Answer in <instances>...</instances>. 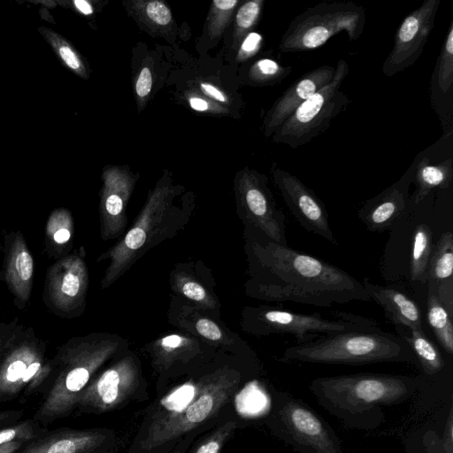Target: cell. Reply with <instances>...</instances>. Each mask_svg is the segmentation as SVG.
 <instances>
[{
  "label": "cell",
  "mask_w": 453,
  "mask_h": 453,
  "mask_svg": "<svg viewBox=\"0 0 453 453\" xmlns=\"http://www.w3.org/2000/svg\"><path fill=\"white\" fill-rule=\"evenodd\" d=\"M255 269L254 296L318 307L370 301L361 281L346 271L316 257L265 238L250 242Z\"/></svg>",
  "instance_id": "cell-1"
},
{
  "label": "cell",
  "mask_w": 453,
  "mask_h": 453,
  "mask_svg": "<svg viewBox=\"0 0 453 453\" xmlns=\"http://www.w3.org/2000/svg\"><path fill=\"white\" fill-rule=\"evenodd\" d=\"M426 385L422 376L357 373L316 378L310 390L344 426L372 431L383 424L385 407L405 403Z\"/></svg>",
  "instance_id": "cell-2"
},
{
  "label": "cell",
  "mask_w": 453,
  "mask_h": 453,
  "mask_svg": "<svg viewBox=\"0 0 453 453\" xmlns=\"http://www.w3.org/2000/svg\"><path fill=\"white\" fill-rule=\"evenodd\" d=\"M119 347L117 338L106 334L74 336L60 345L51 357L50 384L42 395L33 418L47 427L69 417L81 392Z\"/></svg>",
  "instance_id": "cell-3"
},
{
  "label": "cell",
  "mask_w": 453,
  "mask_h": 453,
  "mask_svg": "<svg viewBox=\"0 0 453 453\" xmlns=\"http://www.w3.org/2000/svg\"><path fill=\"white\" fill-rule=\"evenodd\" d=\"M279 361L350 365L397 362L418 365L403 338L378 326L343 331L288 347Z\"/></svg>",
  "instance_id": "cell-4"
},
{
  "label": "cell",
  "mask_w": 453,
  "mask_h": 453,
  "mask_svg": "<svg viewBox=\"0 0 453 453\" xmlns=\"http://www.w3.org/2000/svg\"><path fill=\"white\" fill-rule=\"evenodd\" d=\"M174 188L168 176L157 183L131 228L97 259L109 260L101 280L106 288L154 245L173 237L188 223V213L173 205Z\"/></svg>",
  "instance_id": "cell-5"
},
{
  "label": "cell",
  "mask_w": 453,
  "mask_h": 453,
  "mask_svg": "<svg viewBox=\"0 0 453 453\" xmlns=\"http://www.w3.org/2000/svg\"><path fill=\"white\" fill-rule=\"evenodd\" d=\"M46 352V342L31 326L19 324L0 354V404L42 396L53 375L52 359Z\"/></svg>",
  "instance_id": "cell-6"
},
{
  "label": "cell",
  "mask_w": 453,
  "mask_h": 453,
  "mask_svg": "<svg viewBox=\"0 0 453 453\" xmlns=\"http://www.w3.org/2000/svg\"><path fill=\"white\" fill-rule=\"evenodd\" d=\"M239 382L237 373L221 370L196 384L194 396L185 406L153 416L141 448L153 449L200 426L228 402Z\"/></svg>",
  "instance_id": "cell-7"
},
{
  "label": "cell",
  "mask_w": 453,
  "mask_h": 453,
  "mask_svg": "<svg viewBox=\"0 0 453 453\" xmlns=\"http://www.w3.org/2000/svg\"><path fill=\"white\" fill-rule=\"evenodd\" d=\"M365 9L353 2H322L296 15L281 35L283 53L309 51L344 31L350 42L363 34Z\"/></svg>",
  "instance_id": "cell-8"
},
{
  "label": "cell",
  "mask_w": 453,
  "mask_h": 453,
  "mask_svg": "<svg viewBox=\"0 0 453 453\" xmlns=\"http://www.w3.org/2000/svg\"><path fill=\"white\" fill-rule=\"evenodd\" d=\"M266 422L296 453H344L331 426L306 403L288 392L273 390Z\"/></svg>",
  "instance_id": "cell-9"
},
{
  "label": "cell",
  "mask_w": 453,
  "mask_h": 453,
  "mask_svg": "<svg viewBox=\"0 0 453 453\" xmlns=\"http://www.w3.org/2000/svg\"><path fill=\"white\" fill-rule=\"evenodd\" d=\"M349 71L346 60L340 59L332 80L295 110L272 135L273 142L296 149L325 133L350 103L340 89Z\"/></svg>",
  "instance_id": "cell-10"
},
{
  "label": "cell",
  "mask_w": 453,
  "mask_h": 453,
  "mask_svg": "<svg viewBox=\"0 0 453 453\" xmlns=\"http://www.w3.org/2000/svg\"><path fill=\"white\" fill-rule=\"evenodd\" d=\"M252 315L254 332L291 334L297 344L343 331L377 326L376 321L342 311L334 312L337 319L333 320L319 313L302 314L273 307L256 308Z\"/></svg>",
  "instance_id": "cell-11"
},
{
  "label": "cell",
  "mask_w": 453,
  "mask_h": 453,
  "mask_svg": "<svg viewBox=\"0 0 453 453\" xmlns=\"http://www.w3.org/2000/svg\"><path fill=\"white\" fill-rule=\"evenodd\" d=\"M88 271L83 247L57 259L46 270L42 301L54 315L71 319L84 310Z\"/></svg>",
  "instance_id": "cell-12"
},
{
  "label": "cell",
  "mask_w": 453,
  "mask_h": 453,
  "mask_svg": "<svg viewBox=\"0 0 453 453\" xmlns=\"http://www.w3.org/2000/svg\"><path fill=\"white\" fill-rule=\"evenodd\" d=\"M236 203L243 219L264 237L288 245L285 216L278 207L265 175L248 167L234 179Z\"/></svg>",
  "instance_id": "cell-13"
},
{
  "label": "cell",
  "mask_w": 453,
  "mask_h": 453,
  "mask_svg": "<svg viewBox=\"0 0 453 453\" xmlns=\"http://www.w3.org/2000/svg\"><path fill=\"white\" fill-rule=\"evenodd\" d=\"M440 4L441 0H426L402 20L395 34L393 48L381 66L386 77L403 72L419 58Z\"/></svg>",
  "instance_id": "cell-14"
},
{
  "label": "cell",
  "mask_w": 453,
  "mask_h": 453,
  "mask_svg": "<svg viewBox=\"0 0 453 453\" xmlns=\"http://www.w3.org/2000/svg\"><path fill=\"white\" fill-rule=\"evenodd\" d=\"M138 365L126 357L95 375L79 396L76 409L83 412H104L126 401L137 388Z\"/></svg>",
  "instance_id": "cell-15"
},
{
  "label": "cell",
  "mask_w": 453,
  "mask_h": 453,
  "mask_svg": "<svg viewBox=\"0 0 453 453\" xmlns=\"http://www.w3.org/2000/svg\"><path fill=\"white\" fill-rule=\"evenodd\" d=\"M271 175L287 207L298 223L308 232L338 245L329 224L324 203L300 179L273 163Z\"/></svg>",
  "instance_id": "cell-16"
},
{
  "label": "cell",
  "mask_w": 453,
  "mask_h": 453,
  "mask_svg": "<svg viewBox=\"0 0 453 453\" xmlns=\"http://www.w3.org/2000/svg\"><path fill=\"white\" fill-rule=\"evenodd\" d=\"M138 179L127 167L107 166L102 173L99 214L104 241L119 237L127 225V204Z\"/></svg>",
  "instance_id": "cell-17"
},
{
  "label": "cell",
  "mask_w": 453,
  "mask_h": 453,
  "mask_svg": "<svg viewBox=\"0 0 453 453\" xmlns=\"http://www.w3.org/2000/svg\"><path fill=\"white\" fill-rule=\"evenodd\" d=\"M0 279L5 283L15 306L23 311L30 302L35 279V260L21 231L4 237V260Z\"/></svg>",
  "instance_id": "cell-18"
},
{
  "label": "cell",
  "mask_w": 453,
  "mask_h": 453,
  "mask_svg": "<svg viewBox=\"0 0 453 453\" xmlns=\"http://www.w3.org/2000/svg\"><path fill=\"white\" fill-rule=\"evenodd\" d=\"M334 72L335 67L324 65L296 80L265 113L262 122L264 135L272 137L297 107L332 80Z\"/></svg>",
  "instance_id": "cell-19"
},
{
  "label": "cell",
  "mask_w": 453,
  "mask_h": 453,
  "mask_svg": "<svg viewBox=\"0 0 453 453\" xmlns=\"http://www.w3.org/2000/svg\"><path fill=\"white\" fill-rule=\"evenodd\" d=\"M412 174L413 166L397 181L359 208L357 216L369 231H386L402 217L406 208Z\"/></svg>",
  "instance_id": "cell-20"
},
{
  "label": "cell",
  "mask_w": 453,
  "mask_h": 453,
  "mask_svg": "<svg viewBox=\"0 0 453 453\" xmlns=\"http://www.w3.org/2000/svg\"><path fill=\"white\" fill-rule=\"evenodd\" d=\"M107 440L103 429H47L17 453H98Z\"/></svg>",
  "instance_id": "cell-21"
},
{
  "label": "cell",
  "mask_w": 453,
  "mask_h": 453,
  "mask_svg": "<svg viewBox=\"0 0 453 453\" xmlns=\"http://www.w3.org/2000/svg\"><path fill=\"white\" fill-rule=\"evenodd\" d=\"M406 453H453V402L444 403L432 418L404 438Z\"/></svg>",
  "instance_id": "cell-22"
},
{
  "label": "cell",
  "mask_w": 453,
  "mask_h": 453,
  "mask_svg": "<svg viewBox=\"0 0 453 453\" xmlns=\"http://www.w3.org/2000/svg\"><path fill=\"white\" fill-rule=\"evenodd\" d=\"M453 19L450 21L430 81V100L445 134L452 133Z\"/></svg>",
  "instance_id": "cell-23"
},
{
  "label": "cell",
  "mask_w": 453,
  "mask_h": 453,
  "mask_svg": "<svg viewBox=\"0 0 453 453\" xmlns=\"http://www.w3.org/2000/svg\"><path fill=\"white\" fill-rule=\"evenodd\" d=\"M369 297L384 311L395 326L423 331L419 306L404 293L388 286H380L365 278L362 280Z\"/></svg>",
  "instance_id": "cell-24"
},
{
  "label": "cell",
  "mask_w": 453,
  "mask_h": 453,
  "mask_svg": "<svg viewBox=\"0 0 453 453\" xmlns=\"http://www.w3.org/2000/svg\"><path fill=\"white\" fill-rule=\"evenodd\" d=\"M453 234H441L433 248L427 270L428 290L434 292L453 316Z\"/></svg>",
  "instance_id": "cell-25"
},
{
  "label": "cell",
  "mask_w": 453,
  "mask_h": 453,
  "mask_svg": "<svg viewBox=\"0 0 453 453\" xmlns=\"http://www.w3.org/2000/svg\"><path fill=\"white\" fill-rule=\"evenodd\" d=\"M129 15L148 33L157 36L170 35L174 19L169 6L161 0H130L124 3Z\"/></svg>",
  "instance_id": "cell-26"
},
{
  "label": "cell",
  "mask_w": 453,
  "mask_h": 453,
  "mask_svg": "<svg viewBox=\"0 0 453 453\" xmlns=\"http://www.w3.org/2000/svg\"><path fill=\"white\" fill-rule=\"evenodd\" d=\"M412 182L416 185L413 194L414 203H420L433 189L447 188L453 178V161L449 157L439 163L431 162L423 157L418 163L413 164Z\"/></svg>",
  "instance_id": "cell-27"
},
{
  "label": "cell",
  "mask_w": 453,
  "mask_h": 453,
  "mask_svg": "<svg viewBox=\"0 0 453 453\" xmlns=\"http://www.w3.org/2000/svg\"><path fill=\"white\" fill-rule=\"evenodd\" d=\"M73 220L66 208H57L49 215L44 233V252L56 260L67 255L72 247Z\"/></svg>",
  "instance_id": "cell-28"
},
{
  "label": "cell",
  "mask_w": 453,
  "mask_h": 453,
  "mask_svg": "<svg viewBox=\"0 0 453 453\" xmlns=\"http://www.w3.org/2000/svg\"><path fill=\"white\" fill-rule=\"evenodd\" d=\"M395 330L397 335L409 345L418 360V366L426 375H435L443 369L445 364L441 352L428 340L424 331L401 326H395Z\"/></svg>",
  "instance_id": "cell-29"
},
{
  "label": "cell",
  "mask_w": 453,
  "mask_h": 453,
  "mask_svg": "<svg viewBox=\"0 0 453 453\" xmlns=\"http://www.w3.org/2000/svg\"><path fill=\"white\" fill-rule=\"evenodd\" d=\"M38 32L65 67L81 79H88L90 70L88 63L69 40L45 26H40Z\"/></svg>",
  "instance_id": "cell-30"
},
{
  "label": "cell",
  "mask_w": 453,
  "mask_h": 453,
  "mask_svg": "<svg viewBox=\"0 0 453 453\" xmlns=\"http://www.w3.org/2000/svg\"><path fill=\"white\" fill-rule=\"evenodd\" d=\"M197 352V341L180 334L162 337L152 347L154 363L160 369H168L174 362L187 360Z\"/></svg>",
  "instance_id": "cell-31"
},
{
  "label": "cell",
  "mask_w": 453,
  "mask_h": 453,
  "mask_svg": "<svg viewBox=\"0 0 453 453\" xmlns=\"http://www.w3.org/2000/svg\"><path fill=\"white\" fill-rule=\"evenodd\" d=\"M432 251V230L426 224L417 225L412 237L410 261V273L412 280L421 283L427 282V270Z\"/></svg>",
  "instance_id": "cell-32"
},
{
  "label": "cell",
  "mask_w": 453,
  "mask_h": 453,
  "mask_svg": "<svg viewBox=\"0 0 453 453\" xmlns=\"http://www.w3.org/2000/svg\"><path fill=\"white\" fill-rule=\"evenodd\" d=\"M427 321L438 342L449 354H453L452 318L436 295L428 290Z\"/></svg>",
  "instance_id": "cell-33"
},
{
  "label": "cell",
  "mask_w": 453,
  "mask_h": 453,
  "mask_svg": "<svg viewBox=\"0 0 453 453\" xmlns=\"http://www.w3.org/2000/svg\"><path fill=\"white\" fill-rule=\"evenodd\" d=\"M293 71L269 57L256 59L248 68L247 80L253 86H273L280 83Z\"/></svg>",
  "instance_id": "cell-34"
},
{
  "label": "cell",
  "mask_w": 453,
  "mask_h": 453,
  "mask_svg": "<svg viewBox=\"0 0 453 453\" xmlns=\"http://www.w3.org/2000/svg\"><path fill=\"white\" fill-rule=\"evenodd\" d=\"M264 0H249L235 11L232 47L237 49L241 41L258 23L264 8Z\"/></svg>",
  "instance_id": "cell-35"
},
{
  "label": "cell",
  "mask_w": 453,
  "mask_h": 453,
  "mask_svg": "<svg viewBox=\"0 0 453 453\" xmlns=\"http://www.w3.org/2000/svg\"><path fill=\"white\" fill-rule=\"evenodd\" d=\"M239 0L212 1L207 16L206 30L211 42H218L235 12Z\"/></svg>",
  "instance_id": "cell-36"
},
{
  "label": "cell",
  "mask_w": 453,
  "mask_h": 453,
  "mask_svg": "<svg viewBox=\"0 0 453 453\" xmlns=\"http://www.w3.org/2000/svg\"><path fill=\"white\" fill-rule=\"evenodd\" d=\"M48 428L40 425L33 418L19 420L0 429V445L12 441H30L41 435Z\"/></svg>",
  "instance_id": "cell-37"
},
{
  "label": "cell",
  "mask_w": 453,
  "mask_h": 453,
  "mask_svg": "<svg viewBox=\"0 0 453 453\" xmlns=\"http://www.w3.org/2000/svg\"><path fill=\"white\" fill-rule=\"evenodd\" d=\"M174 288L187 298L199 303L204 308H215L216 302L207 290L196 280L186 274L174 277Z\"/></svg>",
  "instance_id": "cell-38"
},
{
  "label": "cell",
  "mask_w": 453,
  "mask_h": 453,
  "mask_svg": "<svg viewBox=\"0 0 453 453\" xmlns=\"http://www.w3.org/2000/svg\"><path fill=\"white\" fill-rule=\"evenodd\" d=\"M237 426L235 421H227L201 441L191 453H220Z\"/></svg>",
  "instance_id": "cell-39"
},
{
  "label": "cell",
  "mask_w": 453,
  "mask_h": 453,
  "mask_svg": "<svg viewBox=\"0 0 453 453\" xmlns=\"http://www.w3.org/2000/svg\"><path fill=\"white\" fill-rule=\"evenodd\" d=\"M185 98L189 107L198 112L212 115H224L228 113V109L203 96L197 88H189L185 92Z\"/></svg>",
  "instance_id": "cell-40"
},
{
  "label": "cell",
  "mask_w": 453,
  "mask_h": 453,
  "mask_svg": "<svg viewBox=\"0 0 453 453\" xmlns=\"http://www.w3.org/2000/svg\"><path fill=\"white\" fill-rule=\"evenodd\" d=\"M153 76L149 66H142L134 80V95L138 111L146 105L151 93Z\"/></svg>",
  "instance_id": "cell-41"
},
{
  "label": "cell",
  "mask_w": 453,
  "mask_h": 453,
  "mask_svg": "<svg viewBox=\"0 0 453 453\" xmlns=\"http://www.w3.org/2000/svg\"><path fill=\"white\" fill-rule=\"evenodd\" d=\"M264 37L260 33L250 32L243 37L237 48L236 62L242 63L255 57L262 49Z\"/></svg>",
  "instance_id": "cell-42"
},
{
  "label": "cell",
  "mask_w": 453,
  "mask_h": 453,
  "mask_svg": "<svg viewBox=\"0 0 453 453\" xmlns=\"http://www.w3.org/2000/svg\"><path fill=\"white\" fill-rule=\"evenodd\" d=\"M196 331L203 338L212 342H221L224 334L219 326L207 318H200L195 324Z\"/></svg>",
  "instance_id": "cell-43"
},
{
  "label": "cell",
  "mask_w": 453,
  "mask_h": 453,
  "mask_svg": "<svg viewBox=\"0 0 453 453\" xmlns=\"http://www.w3.org/2000/svg\"><path fill=\"white\" fill-rule=\"evenodd\" d=\"M196 88H197L203 96L224 106H227L230 104V99L227 94L211 82L199 81L196 83Z\"/></svg>",
  "instance_id": "cell-44"
},
{
  "label": "cell",
  "mask_w": 453,
  "mask_h": 453,
  "mask_svg": "<svg viewBox=\"0 0 453 453\" xmlns=\"http://www.w3.org/2000/svg\"><path fill=\"white\" fill-rule=\"evenodd\" d=\"M61 6L65 8H70L75 12L88 17L92 16L95 12V3L88 0H73V1H58Z\"/></svg>",
  "instance_id": "cell-45"
},
{
  "label": "cell",
  "mask_w": 453,
  "mask_h": 453,
  "mask_svg": "<svg viewBox=\"0 0 453 453\" xmlns=\"http://www.w3.org/2000/svg\"><path fill=\"white\" fill-rule=\"evenodd\" d=\"M19 324L18 318L9 322H0V354L15 334Z\"/></svg>",
  "instance_id": "cell-46"
},
{
  "label": "cell",
  "mask_w": 453,
  "mask_h": 453,
  "mask_svg": "<svg viewBox=\"0 0 453 453\" xmlns=\"http://www.w3.org/2000/svg\"><path fill=\"white\" fill-rule=\"evenodd\" d=\"M23 414V410H5L0 411V429L19 421Z\"/></svg>",
  "instance_id": "cell-47"
},
{
  "label": "cell",
  "mask_w": 453,
  "mask_h": 453,
  "mask_svg": "<svg viewBox=\"0 0 453 453\" xmlns=\"http://www.w3.org/2000/svg\"><path fill=\"white\" fill-rule=\"evenodd\" d=\"M27 441H12L0 445V453H17Z\"/></svg>",
  "instance_id": "cell-48"
},
{
  "label": "cell",
  "mask_w": 453,
  "mask_h": 453,
  "mask_svg": "<svg viewBox=\"0 0 453 453\" xmlns=\"http://www.w3.org/2000/svg\"><path fill=\"white\" fill-rule=\"evenodd\" d=\"M173 453H182L181 449H177L176 451L173 452Z\"/></svg>",
  "instance_id": "cell-49"
}]
</instances>
